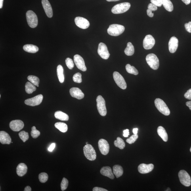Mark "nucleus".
<instances>
[{"label": "nucleus", "instance_id": "obj_15", "mask_svg": "<svg viewBox=\"0 0 191 191\" xmlns=\"http://www.w3.org/2000/svg\"><path fill=\"white\" fill-rule=\"evenodd\" d=\"M75 22L77 27L83 29L87 28L90 25L89 21L87 19L81 17H77L75 18Z\"/></svg>", "mask_w": 191, "mask_h": 191}, {"label": "nucleus", "instance_id": "obj_6", "mask_svg": "<svg viewBox=\"0 0 191 191\" xmlns=\"http://www.w3.org/2000/svg\"><path fill=\"white\" fill-rule=\"evenodd\" d=\"M131 7V5L128 2H124L117 4L112 8V12L114 14L124 13L128 10Z\"/></svg>", "mask_w": 191, "mask_h": 191}, {"label": "nucleus", "instance_id": "obj_41", "mask_svg": "<svg viewBox=\"0 0 191 191\" xmlns=\"http://www.w3.org/2000/svg\"><path fill=\"white\" fill-rule=\"evenodd\" d=\"M138 136L137 134H134L131 136L129 138H128L126 140V141L129 144H132L135 143L138 139Z\"/></svg>", "mask_w": 191, "mask_h": 191}, {"label": "nucleus", "instance_id": "obj_39", "mask_svg": "<svg viewBox=\"0 0 191 191\" xmlns=\"http://www.w3.org/2000/svg\"><path fill=\"white\" fill-rule=\"evenodd\" d=\"M81 74L79 73H77L73 75V79L75 83H81L82 82Z\"/></svg>", "mask_w": 191, "mask_h": 191}, {"label": "nucleus", "instance_id": "obj_4", "mask_svg": "<svg viewBox=\"0 0 191 191\" xmlns=\"http://www.w3.org/2000/svg\"><path fill=\"white\" fill-rule=\"evenodd\" d=\"M27 23L31 28H35L38 24V19L36 14L31 10H28L26 14Z\"/></svg>", "mask_w": 191, "mask_h": 191}, {"label": "nucleus", "instance_id": "obj_13", "mask_svg": "<svg viewBox=\"0 0 191 191\" xmlns=\"http://www.w3.org/2000/svg\"><path fill=\"white\" fill-rule=\"evenodd\" d=\"M74 61L75 65L79 70L85 72L87 70L83 58L79 54H76L74 56Z\"/></svg>", "mask_w": 191, "mask_h": 191}, {"label": "nucleus", "instance_id": "obj_12", "mask_svg": "<svg viewBox=\"0 0 191 191\" xmlns=\"http://www.w3.org/2000/svg\"><path fill=\"white\" fill-rule=\"evenodd\" d=\"M98 148L100 153L103 155L108 154L110 151V145L105 140L101 139L98 142Z\"/></svg>", "mask_w": 191, "mask_h": 191}, {"label": "nucleus", "instance_id": "obj_47", "mask_svg": "<svg viewBox=\"0 0 191 191\" xmlns=\"http://www.w3.org/2000/svg\"><path fill=\"white\" fill-rule=\"evenodd\" d=\"M93 191H108V190L106 189L100 187H95L93 189Z\"/></svg>", "mask_w": 191, "mask_h": 191}, {"label": "nucleus", "instance_id": "obj_57", "mask_svg": "<svg viewBox=\"0 0 191 191\" xmlns=\"http://www.w3.org/2000/svg\"><path fill=\"white\" fill-rule=\"evenodd\" d=\"M190 152H191V148H190Z\"/></svg>", "mask_w": 191, "mask_h": 191}, {"label": "nucleus", "instance_id": "obj_2", "mask_svg": "<svg viewBox=\"0 0 191 191\" xmlns=\"http://www.w3.org/2000/svg\"><path fill=\"white\" fill-rule=\"evenodd\" d=\"M156 108L163 114L168 116L170 114V111L165 103L162 100L157 98L155 100Z\"/></svg>", "mask_w": 191, "mask_h": 191}, {"label": "nucleus", "instance_id": "obj_50", "mask_svg": "<svg viewBox=\"0 0 191 191\" xmlns=\"http://www.w3.org/2000/svg\"><path fill=\"white\" fill-rule=\"evenodd\" d=\"M147 12L148 15L150 17L152 18L154 16V13H153L152 11H151V10L148 9L147 10Z\"/></svg>", "mask_w": 191, "mask_h": 191}, {"label": "nucleus", "instance_id": "obj_52", "mask_svg": "<svg viewBox=\"0 0 191 191\" xmlns=\"http://www.w3.org/2000/svg\"><path fill=\"white\" fill-rule=\"evenodd\" d=\"M186 105L188 106L190 110H191V101H188L186 102Z\"/></svg>", "mask_w": 191, "mask_h": 191}, {"label": "nucleus", "instance_id": "obj_58", "mask_svg": "<svg viewBox=\"0 0 191 191\" xmlns=\"http://www.w3.org/2000/svg\"><path fill=\"white\" fill-rule=\"evenodd\" d=\"M86 144H88V142L86 143Z\"/></svg>", "mask_w": 191, "mask_h": 191}, {"label": "nucleus", "instance_id": "obj_26", "mask_svg": "<svg viewBox=\"0 0 191 191\" xmlns=\"http://www.w3.org/2000/svg\"><path fill=\"white\" fill-rule=\"evenodd\" d=\"M54 117L56 118L61 121L68 120L69 117L68 115L61 111H58L54 113Z\"/></svg>", "mask_w": 191, "mask_h": 191}, {"label": "nucleus", "instance_id": "obj_29", "mask_svg": "<svg viewBox=\"0 0 191 191\" xmlns=\"http://www.w3.org/2000/svg\"><path fill=\"white\" fill-rule=\"evenodd\" d=\"M135 52L134 46L131 42L127 44V48L124 50V52L126 55L128 56L133 55Z\"/></svg>", "mask_w": 191, "mask_h": 191}, {"label": "nucleus", "instance_id": "obj_59", "mask_svg": "<svg viewBox=\"0 0 191 191\" xmlns=\"http://www.w3.org/2000/svg\"><path fill=\"white\" fill-rule=\"evenodd\" d=\"M37 87H39V85H38V86H37Z\"/></svg>", "mask_w": 191, "mask_h": 191}, {"label": "nucleus", "instance_id": "obj_14", "mask_svg": "<svg viewBox=\"0 0 191 191\" xmlns=\"http://www.w3.org/2000/svg\"><path fill=\"white\" fill-rule=\"evenodd\" d=\"M155 43V40L152 35H147L143 40V48L146 50L152 49L154 47Z\"/></svg>", "mask_w": 191, "mask_h": 191}, {"label": "nucleus", "instance_id": "obj_48", "mask_svg": "<svg viewBox=\"0 0 191 191\" xmlns=\"http://www.w3.org/2000/svg\"><path fill=\"white\" fill-rule=\"evenodd\" d=\"M56 146V144L55 143H53L51 144V145L50 146L49 148H48V150L49 151V152H52L55 148Z\"/></svg>", "mask_w": 191, "mask_h": 191}, {"label": "nucleus", "instance_id": "obj_19", "mask_svg": "<svg viewBox=\"0 0 191 191\" xmlns=\"http://www.w3.org/2000/svg\"><path fill=\"white\" fill-rule=\"evenodd\" d=\"M71 95L77 99L81 100L84 97V94L81 90L77 87H72L70 90Z\"/></svg>", "mask_w": 191, "mask_h": 191}, {"label": "nucleus", "instance_id": "obj_54", "mask_svg": "<svg viewBox=\"0 0 191 191\" xmlns=\"http://www.w3.org/2000/svg\"><path fill=\"white\" fill-rule=\"evenodd\" d=\"M138 129L134 128L133 130V133L134 134H137L138 133Z\"/></svg>", "mask_w": 191, "mask_h": 191}, {"label": "nucleus", "instance_id": "obj_21", "mask_svg": "<svg viewBox=\"0 0 191 191\" xmlns=\"http://www.w3.org/2000/svg\"><path fill=\"white\" fill-rule=\"evenodd\" d=\"M0 142L3 144H9L12 143V139L9 134L5 131L0 132Z\"/></svg>", "mask_w": 191, "mask_h": 191}, {"label": "nucleus", "instance_id": "obj_18", "mask_svg": "<svg viewBox=\"0 0 191 191\" xmlns=\"http://www.w3.org/2000/svg\"><path fill=\"white\" fill-rule=\"evenodd\" d=\"M42 5L46 15L49 18H51L53 16V11L51 6L48 0H42Z\"/></svg>", "mask_w": 191, "mask_h": 191}, {"label": "nucleus", "instance_id": "obj_38", "mask_svg": "<svg viewBox=\"0 0 191 191\" xmlns=\"http://www.w3.org/2000/svg\"><path fill=\"white\" fill-rule=\"evenodd\" d=\"M39 179L40 182L42 183H45L48 179V175L47 173H41L39 175Z\"/></svg>", "mask_w": 191, "mask_h": 191}, {"label": "nucleus", "instance_id": "obj_27", "mask_svg": "<svg viewBox=\"0 0 191 191\" xmlns=\"http://www.w3.org/2000/svg\"><path fill=\"white\" fill-rule=\"evenodd\" d=\"M113 173L117 178L121 177L123 173V169L121 166L117 165L113 167Z\"/></svg>", "mask_w": 191, "mask_h": 191}, {"label": "nucleus", "instance_id": "obj_24", "mask_svg": "<svg viewBox=\"0 0 191 191\" xmlns=\"http://www.w3.org/2000/svg\"><path fill=\"white\" fill-rule=\"evenodd\" d=\"M157 132L158 135L162 138L163 141L165 142L167 141L168 137L166 131L164 127L161 126L158 127L157 129Z\"/></svg>", "mask_w": 191, "mask_h": 191}, {"label": "nucleus", "instance_id": "obj_23", "mask_svg": "<svg viewBox=\"0 0 191 191\" xmlns=\"http://www.w3.org/2000/svg\"><path fill=\"white\" fill-rule=\"evenodd\" d=\"M27 167L24 163H20L19 164L16 168V173L20 177L24 176L27 173Z\"/></svg>", "mask_w": 191, "mask_h": 191}, {"label": "nucleus", "instance_id": "obj_33", "mask_svg": "<svg viewBox=\"0 0 191 191\" xmlns=\"http://www.w3.org/2000/svg\"><path fill=\"white\" fill-rule=\"evenodd\" d=\"M114 144L115 147L120 149V150H123L125 146V144L123 140L119 137H117V140H115Z\"/></svg>", "mask_w": 191, "mask_h": 191}, {"label": "nucleus", "instance_id": "obj_31", "mask_svg": "<svg viewBox=\"0 0 191 191\" xmlns=\"http://www.w3.org/2000/svg\"><path fill=\"white\" fill-rule=\"evenodd\" d=\"M36 90V88L35 85L30 82H27L25 85V90L26 93L28 94H32Z\"/></svg>", "mask_w": 191, "mask_h": 191}, {"label": "nucleus", "instance_id": "obj_11", "mask_svg": "<svg viewBox=\"0 0 191 191\" xmlns=\"http://www.w3.org/2000/svg\"><path fill=\"white\" fill-rule=\"evenodd\" d=\"M43 96L42 94H39L35 97L28 98L25 100V103L27 105L35 106L40 104L43 100Z\"/></svg>", "mask_w": 191, "mask_h": 191}, {"label": "nucleus", "instance_id": "obj_44", "mask_svg": "<svg viewBox=\"0 0 191 191\" xmlns=\"http://www.w3.org/2000/svg\"><path fill=\"white\" fill-rule=\"evenodd\" d=\"M148 9L151 10V11L152 12L156 11L157 9V6L152 3L149 4L148 5Z\"/></svg>", "mask_w": 191, "mask_h": 191}, {"label": "nucleus", "instance_id": "obj_30", "mask_svg": "<svg viewBox=\"0 0 191 191\" xmlns=\"http://www.w3.org/2000/svg\"><path fill=\"white\" fill-rule=\"evenodd\" d=\"M56 128L63 133H66L68 130V126L65 123L62 122L56 123L54 124Z\"/></svg>", "mask_w": 191, "mask_h": 191}, {"label": "nucleus", "instance_id": "obj_53", "mask_svg": "<svg viewBox=\"0 0 191 191\" xmlns=\"http://www.w3.org/2000/svg\"><path fill=\"white\" fill-rule=\"evenodd\" d=\"M31 187L28 186H26L24 190L25 191H31Z\"/></svg>", "mask_w": 191, "mask_h": 191}, {"label": "nucleus", "instance_id": "obj_8", "mask_svg": "<svg viewBox=\"0 0 191 191\" xmlns=\"http://www.w3.org/2000/svg\"><path fill=\"white\" fill-rule=\"evenodd\" d=\"M180 182L181 184L186 187L189 186L191 185V179L190 176L187 172L184 170H181L178 173Z\"/></svg>", "mask_w": 191, "mask_h": 191}, {"label": "nucleus", "instance_id": "obj_22", "mask_svg": "<svg viewBox=\"0 0 191 191\" xmlns=\"http://www.w3.org/2000/svg\"><path fill=\"white\" fill-rule=\"evenodd\" d=\"M100 173L102 175L108 177L111 179L114 178V174L112 172V169L109 166H105L102 168Z\"/></svg>", "mask_w": 191, "mask_h": 191}, {"label": "nucleus", "instance_id": "obj_46", "mask_svg": "<svg viewBox=\"0 0 191 191\" xmlns=\"http://www.w3.org/2000/svg\"><path fill=\"white\" fill-rule=\"evenodd\" d=\"M184 97L186 99L191 100V89H189L185 94Z\"/></svg>", "mask_w": 191, "mask_h": 191}, {"label": "nucleus", "instance_id": "obj_9", "mask_svg": "<svg viewBox=\"0 0 191 191\" xmlns=\"http://www.w3.org/2000/svg\"><path fill=\"white\" fill-rule=\"evenodd\" d=\"M113 77L115 82L119 87L123 90H125L127 88V83L125 79L119 73L114 72L113 74Z\"/></svg>", "mask_w": 191, "mask_h": 191}, {"label": "nucleus", "instance_id": "obj_40", "mask_svg": "<svg viewBox=\"0 0 191 191\" xmlns=\"http://www.w3.org/2000/svg\"><path fill=\"white\" fill-rule=\"evenodd\" d=\"M68 185V181L65 178H63L62 181L61 183V189L62 191H64L66 189Z\"/></svg>", "mask_w": 191, "mask_h": 191}, {"label": "nucleus", "instance_id": "obj_49", "mask_svg": "<svg viewBox=\"0 0 191 191\" xmlns=\"http://www.w3.org/2000/svg\"><path fill=\"white\" fill-rule=\"evenodd\" d=\"M123 136L125 137H128L129 135V129H126L123 131Z\"/></svg>", "mask_w": 191, "mask_h": 191}, {"label": "nucleus", "instance_id": "obj_10", "mask_svg": "<svg viewBox=\"0 0 191 191\" xmlns=\"http://www.w3.org/2000/svg\"><path fill=\"white\" fill-rule=\"evenodd\" d=\"M98 53L103 59L107 60L110 57V54L109 53L107 47L105 44L100 43L98 45Z\"/></svg>", "mask_w": 191, "mask_h": 191}, {"label": "nucleus", "instance_id": "obj_56", "mask_svg": "<svg viewBox=\"0 0 191 191\" xmlns=\"http://www.w3.org/2000/svg\"><path fill=\"white\" fill-rule=\"evenodd\" d=\"M107 1L110 2H116L117 1H119L120 0H106Z\"/></svg>", "mask_w": 191, "mask_h": 191}, {"label": "nucleus", "instance_id": "obj_20", "mask_svg": "<svg viewBox=\"0 0 191 191\" xmlns=\"http://www.w3.org/2000/svg\"><path fill=\"white\" fill-rule=\"evenodd\" d=\"M178 46V40L175 37H172L169 43V50L171 53H174L177 50Z\"/></svg>", "mask_w": 191, "mask_h": 191}, {"label": "nucleus", "instance_id": "obj_5", "mask_svg": "<svg viewBox=\"0 0 191 191\" xmlns=\"http://www.w3.org/2000/svg\"><path fill=\"white\" fill-rule=\"evenodd\" d=\"M147 63L151 68L154 70H157L159 68V60L157 56L154 54H148L146 58Z\"/></svg>", "mask_w": 191, "mask_h": 191}, {"label": "nucleus", "instance_id": "obj_17", "mask_svg": "<svg viewBox=\"0 0 191 191\" xmlns=\"http://www.w3.org/2000/svg\"><path fill=\"white\" fill-rule=\"evenodd\" d=\"M154 165L152 163L146 164L141 163L138 167V171L141 174H146L150 173L154 169Z\"/></svg>", "mask_w": 191, "mask_h": 191}, {"label": "nucleus", "instance_id": "obj_35", "mask_svg": "<svg viewBox=\"0 0 191 191\" xmlns=\"http://www.w3.org/2000/svg\"><path fill=\"white\" fill-rule=\"evenodd\" d=\"M27 79L35 85L36 86L38 85L40 81L38 77L34 75H30L27 77Z\"/></svg>", "mask_w": 191, "mask_h": 191}, {"label": "nucleus", "instance_id": "obj_32", "mask_svg": "<svg viewBox=\"0 0 191 191\" xmlns=\"http://www.w3.org/2000/svg\"><path fill=\"white\" fill-rule=\"evenodd\" d=\"M163 5L167 11L171 12L173 10V3L170 0H162Z\"/></svg>", "mask_w": 191, "mask_h": 191}, {"label": "nucleus", "instance_id": "obj_51", "mask_svg": "<svg viewBox=\"0 0 191 191\" xmlns=\"http://www.w3.org/2000/svg\"><path fill=\"white\" fill-rule=\"evenodd\" d=\"M182 1L186 5H189V4L191 2V0H182Z\"/></svg>", "mask_w": 191, "mask_h": 191}, {"label": "nucleus", "instance_id": "obj_1", "mask_svg": "<svg viewBox=\"0 0 191 191\" xmlns=\"http://www.w3.org/2000/svg\"><path fill=\"white\" fill-rule=\"evenodd\" d=\"M125 29V27L123 25L112 24L109 26L107 29V32L111 36H117L122 34Z\"/></svg>", "mask_w": 191, "mask_h": 191}, {"label": "nucleus", "instance_id": "obj_7", "mask_svg": "<svg viewBox=\"0 0 191 191\" xmlns=\"http://www.w3.org/2000/svg\"><path fill=\"white\" fill-rule=\"evenodd\" d=\"M96 102L97 110L99 114L102 116H105L107 114V110L105 100L104 98L101 96H98L96 98Z\"/></svg>", "mask_w": 191, "mask_h": 191}, {"label": "nucleus", "instance_id": "obj_28", "mask_svg": "<svg viewBox=\"0 0 191 191\" xmlns=\"http://www.w3.org/2000/svg\"><path fill=\"white\" fill-rule=\"evenodd\" d=\"M64 71L63 67L61 65H59L57 68V72L59 81L61 83H64Z\"/></svg>", "mask_w": 191, "mask_h": 191}, {"label": "nucleus", "instance_id": "obj_16", "mask_svg": "<svg viewBox=\"0 0 191 191\" xmlns=\"http://www.w3.org/2000/svg\"><path fill=\"white\" fill-rule=\"evenodd\" d=\"M9 127L12 131L18 132L20 131L24 128V124L22 121L20 120H16L10 122Z\"/></svg>", "mask_w": 191, "mask_h": 191}, {"label": "nucleus", "instance_id": "obj_42", "mask_svg": "<svg viewBox=\"0 0 191 191\" xmlns=\"http://www.w3.org/2000/svg\"><path fill=\"white\" fill-rule=\"evenodd\" d=\"M66 64L68 68L70 70H72L74 68V64L72 59L68 58L66 59L65 61Z\"/></svg>", "mask_w": 191, "mask_h": 191}, {"label": "nucleus", "instance_id": "obj_55", "mask_svg": "<svg viewBox=\"0 0 191 191\" xmlns=\"http://www.w3.org/2000/svg\"><path fill=\"white\" fill-rule=\"evenodd\" d=\"M4 0H0V8L2 9L3 7Z\"/></svg>", "mask_w": 191, "mask_h": 191}, {"label": "nucleus", "instance_id": "obj_3", "mask_svg": "<svg viewBox=\"0 0 191 191\" xmlns=\"http://www.w3.org/2000/svg\"><path fill=\"white\" fill-rule=\"evenodd\" d=\"M84 154L86 158L90 161H94L96 158L95 150L91 144H87L83 148Z\"/></svg>", "mask_w": 191, "mask_h": 191}, {"label": "nucleus", "instance_id": "obj_36", "mask_svg": "<svg viewBox=\"0 0 191 191\" xmlns=\"http://www.w3.org/2000/svg\"><path fill=\"white\" fill-rule=\"evenodd\" d=\"M19 136L24 142H26L29 139V134L27 132L23 131L20 132L18 134Z\"/></svg>", "mask_w": 191, "mask_h": 191}, {"label": "nucleus", "instance_id": "obj_43", "mask_svg": "<svg viewBox=\"0 0 191 191\" xmlns=\"http://www.w3.org/2000/svg\"><path fill=\"white\" fill-rule=\"evenodd\" d=\"M151 3H152L157 7H161L163 5L162 0H150Z\"/></svg>", "mask_w": 191, "mask_h": 191}, {"label": "nucleus", "instance_id": "obj_37", "mask_svg": "<svg viewBox=\"0 0 191 191\" xmlns=\"http://www.w3.org/2000/svg\"><path fill=\"white\" fill-rule=\"evenodd\" d=\"M40 132L38 130L36 129V127H31V137L33 138H36L39 137L40 135Z\"/></svg>", "mask_w": 191, "mask_h": 191}, {"label": "nucleus", "instance_id": "obj_34", "mask_svg": "<svg viewBox=\"0 0 191 191\" xmlns=\"http://www.w3.org/2000/svg\"><path fill=\"white\" fill-rule=\"evenodd\" d=\"M126 69L127 72L130 74L135 75H137L138 74V72L137 69L134 66H131L130 64H127L126 66Z\"/></svg>", "mask_w": 191, "mask_h": 191}, {"label": "nucleus", "instance_id": "obj_25", "mask_svg": "<svg viewBox=\"0 0 191 191\" xmlns=\"http://www.w3.org/2000/svg\"><path fill=\"white\" fill-rule=\"evenodd\" d=\"M24 51L29 53H35L39 51V48L37 46L32 44L25 45L23 47Z\"/></svg>", "mask_w": 191, "mask_h": 191}, {"label": "nucleus", "instance_id": "obj_45", "mask_svg": "<svg viewBox=\"0 0 191 191\" xmlns=\"http://www.w3.org/2000/svg\"><path fill=\"white\" fill-rule=\"evenodd\" d=\"M187 31L191 33V22H189L188 23H186L184 25Z\"/></svg>", "mask_w": 191, "mask_h": 191}]
</instances>
